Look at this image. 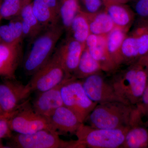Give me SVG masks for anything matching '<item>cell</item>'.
I'll list each match as a JSON object with an SVG mask.
<instances>
[{
  "label": "cell",
  "instance_id": "6da1fadb",
  "mask_svg": "<svg viewBox=\"0 0 148 148\" xmlns=\"http://www.w3.org/2000/svg\"><path fill=\"white\" fill-rule=\"evenodd\" d=\"M64 30L59 23L46 27L31 42L32 46L22 61L26 75L32 76L49 60Z\"/></svg>",
  "mask_w": 148,
  "mask_h": 148
},
{
  "label": "cell",
  "instance_id": "7a4b0ae2",
  "mask_svg": "<svg viewBox=\"0 0 148 148\" xmlns=\"http://www.w3.org/2000/svg\"><path fill=\"white\" fill-rule=\"evenodd\" d=\"M135 107L119 102L97 104L85 122L91 127L104 129L129 127Z\"/></svg>",
  "mask_w": 148,
  "mask_h": 148
},
{
  "label": "cell",
  "instance_id": "3957f363",
  "mask_svg": "<svg viewBox=\"0 0 148 148\" xmlns=\"http://www.w3.org/2000/svg\"><path fill=\"white\" fill-rule=\"evenodd\" d=\"M129 127L104 129L83 123L75 135L83 148H121Z\"/></svg>",
  "mask_w": 148,
  "mask_h": 148
},
{
  "label": "cell",
  "instance_id": "277c9868",
  "mask_svg": "<svg viewBox=\"0 0 148 148\" xmlns=\"http://www.w3.org/2000/svg\"><path fill=\"white\" fill-rule=\"evenodd\" d=\"M8 147L16 148H83L77 140L66 141L58 132L44 129L32 134L12 135Z\"/></svg>",
  "mask_w": 148,
  "mask_h": 148
},
{
  "label": "cell",
  "instance_id": "5b68a950",
  "mask_svg": "<svg viewBox=\"0 0 148 148\" xmlns=\"http://www.w3.org/2000/svg\"><path fill=\"white\" fill-rule=\"evenodd\" d=\"M71 77L54 52L49 60L32 75L26 86L30 93H38L53 88Z\"/></svg>",
  "mask_w": 148,
  "mask_h": 148
},
{
  "label": "cell",
  "instance_id": "8992f818",
  "mask_svg": "<svg viewBox=\"0 0 148 148\" xmlns=\"http://www.w3.org/2000/svg\"><path fill=\"white\" fill-rule=\"evenodd\" d=\"M61 93L64 106L73 111L83 123L98 104L88 96L81 80L73 77L62 85Z\"/></svg>",
  "mask_w": 148,
  "mask_h": 148
},
{
  "label": "cell",
  "instance_id": "52a82bcc",
  "mask_svg": "<svg viewBox=\"0 0 148 148\" xmlns=\"http://www.w3.org/2000/svg\"><path fill=\"white\" fill-rule=\"evenodd\" d=\"M8 122L11 130L17 134H32L44 129L54 131L48 119L36 112L28 100L10 118Z\"/></svg>",
  "mask_w": 148,
  "mask_h": 148
},
{
  "label": "cell",
  "instance_id": "ba28073f",
  "mask_svg": "<svg viewBox=\"0 0 148 148\" xmlns=\"http://www.w3.org/2000/svg\"><path fill=\"white\" fill-rule=\"evenodd\" d=\"M103 73L93 74L81 80L90 100L98 104L114 102L130 104L117 94L110 82L106 79Z\"/></svg>",
  "mask_w": 148,
  "mask_h": 148
},
{
  "label": "cell",
  "instance_id": "9c48e42d",
  "mask_svg": "<svg viewBox=\"0 0 148 148\" xmlns=\"http://www.w3.org/2000/svg\"><path fill=\"white\" fill-rule=\"evenodd\" d=\"M0 82V107L5 114L13 113L31 94L27 86L16 79L3 78Z\"/></svg>",
  "mask_w": 148,
  "mask_h": 148
},
{
  "label": "cell",
  "instance_id": "30bf717a",
  "mask_svg": "<svg viewBox=\"0 0 148 148\" xmlns=\"http://www.w3.org/2000/svg\"><path fill=\"white\" fill-rule=\"evenodd\" d=\"M22 43L0 42V77L16 79V70L23 59Z\"/></svg>",
  "mask_w": 148,
  "mask_h": 148
},
{
  "label": "cell",
  "instance_id": "8fae6325",
  "mask_svg": "<svg viewBox=\"0 0 148 148\" xmlns=\"http://www.w3.org/2000/svg\"><path fill=\"white\" fill-rule=\"evenodd\" d=\"M85 44L81 43L68 35L58 47L55 53L67 73L72 76L76 69Z\"/></svg>",
  "mask_w": 148,
  "mask_h": 148
},
{
  "label": "cell",
  "instance_id": "7c38bea8",
  "mask_svg": "<svg viewBox=\"0 0 148 148\" xmlns=\"http://www.w3.org/2000/svg\"><path fill=\"white\" fill-rule=\"evenodd\" d=\"M143 112L136 106L121 148H148V129L143 119Z\"/></svg>",
  "mask_w": 148,
  "mask_h": 148
},
{
  "label": "cell",
  "instance_id": "4fadbf2b",
  "mask_svg": "<svg viewBox=\"0 0 148 148\" xmlns=\"http://www.w3.org/2000/svg\"><path fill=\"white\" fill-rule=\"evenodd\" d=\"M68 79L53 88L38 92L32 104L36 112L48 118L56 109L64 106L61 88Z\"/></svg>",
  "mask_w": 148,
  "mask_h": 148
},
{
  "label": "cell",
  "instance_id": "5bb4252c",
  "mask_svg": "<svg viewBox=\"0 0 148 148\" xmlns=\"http://www.w3.org/2000/svg\"><path fill=\"white\" fill-rule=\"evenodd\" d=\"M47 119L53 130L59 135L75 134L83 123L73 111L64 106L56 109Z\"/></svg>",
  "mask_w": 148,
  "mask_h": 148
},
{
  "label": "cell",
  "instance_id": "9a60e30c",
  "mask_svg": "<svg viewBox=\"0 0 148 148\" xmlns=\"http://www.w3.org/2000/svg\"><path fill=\"white\" fill-rule=\"evenodd\" d=\"M85 46L90 55L101 65L103 72L112 74L119 69L108 53L106 36L90 34L86 40Z\"/></svg>",
  "mask_w": 148,
  "mask_h": 148
},
{
  "label": "cell",
  "instance_id": "2e32d148",
  "mask_svg": "<svg viewBox=\"0 0 148 148\" xmlns=\"http://www.w3.org/2000/svg\"><path fill=\"white\" fill-rule=\"evenodd\" d=\"M32 7L35 16L44 27L59 23V0H33Z\"/></svg>",
  "mask_w": 148,
  "mask_h": 148
},
{
  "label": "cell",
  "instance_id": "e0dca14e",
  "mask_svg": "<svg viewBox=\"0 0 148 148\" xmlns=\"http://www.w3.org/2000/svg\"><path fill=\"white\" fill-rule=\"evenodd\" d=\"M103 3L105 10L110 16L115 27L128 32L135 20V12L124 3L111 0H105Z\"/></svg>",
  "mask_w": 148,
  "mask_h": 148
},
{
  "label": "cell",
  "instance_id": "ac0fdd59",
  "mask_svg": "<svg viewBox=\"0 0 148 148\" xmlns=\"http://www.w3.org/2000/svg\"><path fill=\"white\" fill-rule=\"evenodd\" d=\"M139 67V64L135 63L121 71L118 69L109 80L117 94L127 102L125 96L134 82Z\"/></svg>",
  "mask_w": 148,
  "mask_h": 148
},
{
  "label": "cell",
  "instance_id": "d6986e66",
  "mask_svg": "<svg viewBox=\"0 0 148 148\" xmlns=\"http://www.w3.org/2000/svg\"><path fill=\"white\" fill-rule=\"evenodd\" d=\"M32 2L24 7L18 16L22 22L24 38L27 39L30 42L46 28L40 23L34 14Z\"/></svg>",
  "mask_w": 148,
  "mask_h": 148
},
{
  "label": "cell",
  "instance_id": "ffe728a7",
  "mask_svg": "<svg viewBox=\"0 0 148 148\" xmlns=\"http://www.w3.org/2000/svg\"><path fill=\"white\" fill-rule=\"evenodd\" d=\"M128 33L123 29L115 27L106 36V47L108 53L118 69L123 65L122 45Z\"/></svg>",
  "mask_w": 148,
  "mask_h": 148
},
{
  "label": "cell",
  "instance_id": "44dd1931",
  "mask_svg": "<svg viewBox=\"0 0 148 148\" xmlns=\"http://www.w3.org/2000/svg\"><path fill=\"white\" fill-rule=\"evenodd\" d=\"M85 13L88 20L90 34L98 36H106L115 27L105 9L96 13Z\"/></svg>",
  "mask_w": 148,
  "mask_h": 148
},
{
  "label": "cell",
  "instance_id": "7402d4cb",
  "mask_svg": "<svg viewBox=\"0 0 148 148\" xmlns=\"http://www.w3.org/2000/svg\"><path fill=\"white\" fill-rule=\"evenodd\" d=\"M102 72H103L101 65L92 57L85 47L72 77L76 79L82 80L93 74Z\"/></svg>",
  "mask_w": 148,
  "mask_h": 148
},
{
  "label": "cell",
  "instance_id": "603a6c76",
  "mask_svg": "<svg viewBox=\"0 0 148 148\" xmlns=\"http://www.w3.org/2000/svg\"><path fill=\"white\" fill-rule=\"evenodd\" d=\"M139 65L135 80L125 98V100L132 106H137L140 103L148 82V71Z\"/></svg>",
  "mask_w": 148,
  "mask_h": 148
},
{
  "label": "cell",
  "instance_id": "cb8c5ba5",
  "mask_svg": "<svg viewBox=\"0 0 148 148\" xmlns=\"http://www.w3.org/2000/svg\"><path fill=\"white\" fill-rule=\"evenodd\" d=\"M69 35L77 41L85 44L90 34L89 24L86 14L81 10L74 17L68 31Z\"/></svg>",
  "mask_w": 148,
  "mask_h": 148
},
{
  "label": "cell",
  "instance_id": "d4e9b609",
  "mask_svg": "<svg viewBox=\"0 0 148 148\" xmlns=\"http://www.w3.org/2000/svg\"><path fill=\"white\" fill-rule=\"evenodd\" d=\"M0 39L2 42L7 43L23 41L22 22L19 16L10 20L8 24L0 26Z\"/></svg>",
  "mask_w": 148,
  "mask_h": 148
},
{
  "label": "cell",
  "instance_id": "484cf974",
  "mask_svg": "<svg viewBox=\"0 0 148 148\" xmlns=\"http://www.w3.org/2000/svg\"><path fill=\"white\" fill-rule=\"evenodd\" d=\"M81 10L79 0H59V15L61 24L68 31L73 19Z\"/></svg>",
  "mask_w": 148,
  "mask_h": 148
},
{
  "label": "cell",
  "instance_id": "4316f807",
  "mask_svg": "<svg viewBox=\"0 0 148 148\" xmlns=\"http://www.w3.org/2000/svg\"><path fill=\"white\" fill-rule=\"evenodd\" d=\"M33 0H2L0 15L2 19L11 20L20 15L24 6Z\"/></svg>",
  "mask_w": 148,
  "mask_h": 148
},
{
  "label": "cell",
  "instance_id": "83f0119b",
  "mask_svg": "<svg viewBox=\"0 0 148 148\" xmlns=\"http://www.w3.org/2000/svg\"><path fill=\"white\" fill-rule=\"evenodd\" d=\"M132 32L137 39L140 59L148 52V20L140 19Z\"/></svg>",
  "mask_w": 148,
  "mask_h": 148
},
{
  "label": "cell",
  "instance_id": "f1b7e54d",
  "mask_svg": "<svg viewBox=\"0 0 148 148\" xmlns=\"http://www.w3.org/2000/svg\"><path fill=\"white\" fill-rule=\"evenodd\" d=\"M82 3L84 10H82L89 14L96 13L104 9L103 0H79Z\"/></svg>",
  "mask_w": 148,
  "mask_h": 148
},
{
  "label": "cell",
  "instance_id": "f546056e",
  "mask_svg": "<svg viewBox=\"0 0 148 148\" xmlns=\"http://www.w3.org/2000/svg\"><path fill=\"white\" fill-rule=\"evenodd\" d=\"M12 116L0 118V148H7L3 145L2 140L6 138L9 139L12 135L8 122L10 118Z\"/></svg>",
  "mask_w": 148,
  "mask_h": 148
},
{
  "label": "cell",
  "instance_id": "4dcf8cb0",
  "mask_svg": "<svg viewBox=\"0 0 148 148\" xmlns=\"http://www.w3.org/2000/svg\"><path fill=\"white\" fill-rule=\"evenodd\" d=\"M134 10L135 14L140 19L148 20V0H137Z\"/></svg>",
  "mask_w": 148,
  "mask_h": 148
},
{
  "label": "cell",
  "instance_id": "1f68e13d",
  "mask_svg": "<svg viewBox=\"0 0 148 148\" xmlns=\"http://www.w3.org/2000/svg\"><path fill=\"white\" fill-rule=\"evenodd\" d=\"M141 109L144 115L148 112V79L147 87L141 98L140 103L137 106Z\"/></svg>",
  "mask_w": 148,
  "mask_h": 148
},
{
  "label": "cell",
  "instance_id": "d6a6232c",
  "mask_svg": "<svg viewBox=\"0 0 148 148\" xmlns=\"http://www.w3.org/2000/svg\"><path fill=\"white\" fill-rule=\"evenodd\" d=\"M136 63L143 66L148 71V52L145 56L139 59Z\"/></svg>",
  "mask_w": 148,
  "mask_h": 148
},
{
  "label": "cell",
  "instance_id": "836d02e7",
  "mask_svg": "<svg viewBox=\"0 0 148 148\" xmlns=\"http://www.w3.org/2000/svg\"><path fill=\"white\" fill-rule=\"evenodd\" d=\"M111 1H112L115 2L125 4V3L128 2L129 0H111Z\"/></svg>",
  "mask_w": 148,
  "mask_h": 148
},
{
  "label": "cell",
  "instance_id": "e575fe53",
  "mask_svg": "<svg viewBox=\"0 0 148 148\" xmlns=\"http://www.w3.org/2000/svg\"><path fill=\"white\" fill-rule=\"evenodd\" d=\"M15 112L11 114H7L4 115H0V118L3 117L7 116H12L15 113Z\"/></svg>",
  "mask_w": 148,
  "mask_h": 148
},
{
  "label": "cell",
  "instance_id": "d590c367",
  "mask_svg": "<svg viewBox=\"0 0 148 148\" xmlns=\"http://www.w3.org/2000/svg\"><path fill=\"white\" fill-rule=\"evenodd\" d=\"M5 114H7L4 113L2 110L1 108V107H0V115H4Z\"/></svg>",
  "mask_w": 148,
  "mask_h": 148
},
{
  "label": "cell",
  "instance_id": "8d00e7d4",
  "mask_svg": "<svg viewBox=\"0 0 148 148\" xmlns=\"http://www.w3.org/2000/svg\"><path fill=\"white\" fill-rule=\"evenodd\" d=\"M146 115H147V122H146V124L148 128V112L147 113V114H146Z\"/></svg>",
  "mask_w": 148,
  "mask_h": 148
},
{
  "label": "cell",
  "instance_id": "74e56055",
  "mask_svg": "<svg viewBox=\"0 0 148 148\" xmlns=\"http://www.w3.org/2000/svg\"><path fill=\"white\" fill-rule=\"evenodd\" d=\"M2 0H0V4H1V2ZM2 18L1 17V15H0V22H1V21Z\"/></svg>",
  "mask_w": 148,
  "mask_h": 148
},
{
  "label": "cell",
  "instance_id": "f35d334b",
  "mask_svg": "<svg viewBox=\"0 0 148 148\" xmlns=\"http://www.w3.org/2000/svg\"><path fill=\"white\" fill-rule=\"evenodd\" d=\"M1 42V39H0V42Z\"/></svg>",
  "mask_w": 148,
  "mask_h": 148
},
{
  "label": "cell",
  "instance_id": "ab89813d",
  "mask_svg": "<svg viewBox=\"0 0 148 148\" xmlns=\"http://www.w3.org/2000/svg\"><path fill=\"white\" fill-rule=\"evenodd\" d=\"M104 1H105V0H103V2Z\"/></svg>",
  "mask_w": 148,
  "mask_h": 148
}]
</instances>
